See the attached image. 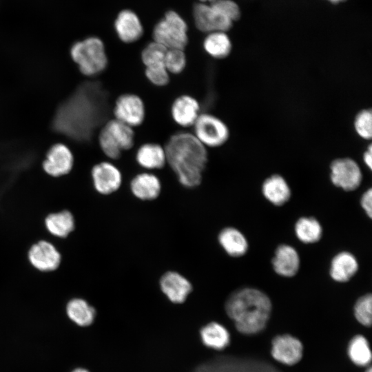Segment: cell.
Wrapping results in <instances>:
<instances>
[{
  "label": "cell",
  "instance_id": "6da1fadb",
  "mask_svg": "<svg viewBox=\"0 0 372 372\" xmlns=\"http://www.w3.org/2000/svg\"><path fill=\"white\" fill-rule=\"evenodd\" d=\"M165 147L167 163L185 187L199 185L208 161L206 147L194 134L180 132L171 136Z\"/></svg>",
  "mask_w": 372,
  "mask_h": 372
},
{
  "label": "cell",
  "instance_id": "7a4b0ae2",
  "mask_svg": "<svg viewBox=\"0 0 372 372\" xmlns=\"http://www.w3.org/2000/svg\"><path fill=\"white\" fill-rule=\"evenodd\" d=\"M271 310L269 297L262 291L250 287L231 293L225 303V311L241 333L251 334L266 325Z\"/></svg>",
  "mask_w": 372,
  "mask_h": 372
},
{
  "label": "cell",
  "instance_id": "3957f363",
  "mask_svg": "<svg viewBox=\"0 0 372 372\" xmlns=\"http://www.w3.org/2000/svg\"><path fill=\"white\" fill-rule=\"evenodd\" d=\"M70 55L81 72L88 76L101 74L108 64L103 42L96 37L76 42L70 49Z\"/></svg>",
  "mask_w": 372,
  "mask_h": 372
},
{
  "label": "cell",
  "instance_id": "277c9868",
  "mask_svg": "<svg viewBox=\"0 0 372 372\" xmlns=\"http://www.w3.org/2000/svg\"><path fill=\"white\" fill-rule=\"evenodd\" d=\"M135 134L132 127L114 118L107 121L99 135L102 152L110 159H118L122 152L132 149Z\"/></svg>",
  "mask_w": 372,
  "mask_h": 372
},
{
  "label": "cell",
  "instance_id": "5b68a950",
  "mask_svg": "<svg viewBox=\"0 0 372 372\" xmlns=\"http://www.w3.org/2000/svg\"><path fill=\"white\" fill-rule=\"evenodd\" d=\"M152 37L167 49L184 50L188 43L187 23L177 12L169 10L154 26Z\"/></svg>",
  "mask_w": 372,
  "mask_h": 372
},
{
  "label": "cell",
  "instance_id": "8992f818",
  "mask_svg": "<svg viewBox=\"0 0 372 372\" xmlns=\"http://www.w3.org/2000/svg\"><path fill=\"white\" fill-rule=\"evenodd\" d=\"M192 127L194 135L205 147L222 146L229 138V130L226 123L211 114H200Z\"/></svg>",
  "mask_w": 372,
  "mask_h": 372
},
{
  "label": "cell",
  "instance_id": "52a82bcc",
  "mask_svg": "<svg viewBox=\"0 0 372 372\" xmlns=\"http://www.w3.org/2000/svg\"><path fill=\"white\" fill-rule=\"evenodd\" d=\"M330 179L335 186L344 191H353L362 183V172L353 158H338L330 164Z\"/></svg>",
  "mask_w": 372,
  "mask_h": 372
},
{
  "label": "cell",
  "instance_id": "ba28073f",
  "mask_svg": "<svg viewBox=\"0 0 372 372\" xmlns=\"http://www.w3.org/2000/svg\"><path fill=\"white\" fill-rule=\"evenodd\" d=\"M114 118L134 128L141 125L145 118V106L143 99L132 93H125L115 101Z\"/></svg>",
  "mask_w": 372,
  "mask_h": 372
},
{
  "label": "cell",
  "instance_id": "9c48e42d",
  "mask_svg": "<svg viewBox=\"0 0 372 372\" xmlns=\"http://www.w3.org/2000/svg\"><path fill=\"white\" fill-rule=\"evenodd\" d=\"M193 15L196 28L207 34L218 31L226 32L234 24L206 3L200 2L195 4Z\"/></svg>",
  "mask_w": 372,
  "mask_h": 372
},
{
  "label": "cell",
  "instance_id": "30bf717a",
  "mask_svg": "<svg viewBox=\"0 0 372 372\" xmlns=\"http://www.w3.org/2000/svg\"><path fill=\"white\" fill-rule=\"evenodd\" d=\"M92 178L94 189L103 195L116 192L122 184V174L113 163L103 161L96 164L92 169Z\"/></svg>",
  "mask_w": 372,
  "mask_h": 372
},
{
  "label": "cell",
  "instance_id": "8fae6325",
  "mask_svg": "<svg viewBox=\"0 0 372 372\" xmlns=\"http://www.w3.org/2000/svg\"><path fill=\"white\" fill-rule=\"evenodd\" d=\"M160 287L174 304L183 303L193 289L191 282L185 276L174 271H167L161 276Z\"/></svg>",
  "mask_w": 372,
  "mask_h": 372
},
{
  "label": "cell",
  "instance_id": "7c38bea8",
  "mask_svg": "<svg viewBox=\"0 0 372 372\" xmlns=\"http://www.w3.org/2000/svg\"><path fill=\"white\" fill-rule=\"evenodd\" d=\"M31 265L41 271H52L61 263V254L50 242L41 240L33 245L28 252Z\"/></svg>",
  "mask_w": 372,
  "mask_h": 372
},
{
  "label": "cell",
  "instance_id": "4fadbf2b",
  "mask_svg": "<svg viewBox=\"0 0 372 372\" xmlns=\"http://www.w3.org/2000/svg\"><path fill=\"white\" fill-rule=\"evenodd\" d=\"M73 163V155L69 148L58 143L49 149L43 163V168L48 174L58 177L68 174Z\"/></svg>",
  "mask_w": 372,
  "mask_h": 372
},
{
  "label": "cell",
  "instance_id": "5bb4252c",
  "mask_svg": "<svg viewBox=\"0 0 372 372\" xmlns=\"http://www.w3.org/2000/svg\"><path fill=\"white\" fill-rule=\"evenodd\" d=\"M198 101L193 96L183 94L178 96L171 106L174 121L183 127L193 126L200 112Z\"/></svg>",
  "mask_w": 372,
  "mask_h": 372
},
{
  "label": "cell",
  "instance_id": "9a60e30c",
  "mask_svg": "<svg viewBox=\"0 0 372 372\" xmlns=\"http://www.w3.org/2000/svg\"><path fill=\"white\" fill-rule=\"evenodd\" d=\"M271 354L278 362L292 365L301 359L302 346L298 339L289 335H279L273 340Z\"/></svg>",
  "mask_w": 372,
  "mask_h": 372
},
{
  "label": "cell",
  "instance_id": "2e32d148",
  "mask_svg": "<svg viewBox=\"0 0 372 372\" xmlns=\"http://www.w3.org/2000/svg\"><path fill=\"white\" fill-rule=\"evenodd\" d=\"M300 262V257L296 249L291 245L283 244L276 248L272 259V265L277 274L289 278L297 273Z\"/></svg>",
  "mask_w": 372,
  "mask_h": 372
},
{
  "label": "cell",
  "instance_id": "e0dca14e",
  "mask_svg": "<svg viewBox=\"0 0 372 372\" xmlns=\"http://www.w3.org/2000/svg\"><path fill=\"white\" fill-rule=\"evenodd\" d=\"M118 38L124 43L138 41L143 35V28L138 16L130 10L119 12L114 23Z\"/></svg>",
  "mask_w": 372,
  "mask_h": 372
},
{
  "label": "cell",
  "instance_id": "ac0fdd59",
  "mask_svg": "<svg viewBox=\"0 0 372 372\" xmlns=\"http://www.w3.org/2000/svg\"><path fill=\"white\" fill-rule=\"evenodd\" d=\"M130 189L136 198L141 200H152L158 197L161 192V183L155 174L143 172L132 178Z\"/></svg>",
  "mask_w": 372,
  "mask_h": 372
},
{
  "label": "cell",
  "instance_id": "d6986e66",
  "mask_svg": "<svg viewBox=\"0 0 372 372\" xmlns=\"http://www.w3.org/2000/svg\"><path fill=\"white\" fill-rule=\"evenodd\" d=\"M358 262L351 253L341 251L335 255L330 264L329 274L331 278L338 282H346L356 273Z\"/></svg>",
  "mask_w": 372,
  "mask_h": 372
},
{
  "label": "cell",
  "instance_id": "ffe728a7",
  "mask_svg": "<svg viewBox=\"0 0 372 372\" xmlns=\"http://www.w3.org/2000/svg\"><path fill=\"white\" fill-rule=\"evenodd\" d=\"M136 161L146 169H162L167 163L165 147L158 143H145L136 150Z\"/></svg>",
  "mask_w": 372,
  "mask_h": 372
},
{
  "label": "cell",
  "instance_id": "44dd1931",
  "mask_svg": "<svg viewBox=\"0 0 372 372\" xmlns=\"http://www.w3.org/2000/svg\"><path fill=\"white\" fill-rule=\"evenodd\" d=\"M262 192L265 198L276 206L284 205L291 194L289 184L279 174H272L263 181Z\"/></svg>",
  "mask_w": 372,
  "mask_h": 372
},
{
  "label": "cell",
  "instance_id": "7402d4cb",
  "mask_svg": "<svg viewBox=\"0 0 372 372\" xmlns=\"http://www.w3.org/2000/svg\"><path fill=\"white\" fill-rule=\"evenodd\" d=\"M218 242L225 251L230 256L240 257L248 249V242L243 234L231 227L223 229L218 236Z\"/></svg>",
  "mask_w": 372,
  "mask_h": 372
},
{
  "label": "cell",
  "instance_id": "603a6c76",
  "mask_svg": "<svg viewBox=\"0 0 372 372\" xmlns=\"http://www.w3.org/2000/svg\"><path fill=\"white\" fill-rule=\"evenodd\" d=\"M202 344L207 348L222 350L228 346L230 336L227 329L216 322H211L199 330Z\"/></svg>",
  "mask_w": 372,
  "mask_h": 372
},
{
  "label": "cell",
  "instance_id": "cb8c5ba5",
  "mask_svg": "<svg viewBox=\"0 0 372 372\" xmlns=\"http://www.w3.org/2000/svg\"><path fill=\"white\" fill-rule=\"evenodd\" d=\"M68 318L80 327H87L94 322L96 311L86 300L80 298L70 300L66 305Z\"/></svg>",
  "mask_w": 372,
  "mask_h": 372
},
{
  "label": "cell",
  "instance_id": "d4e9b609",
  "mask_svg": "<svg viewBox=\"0 0 372 372\" xmlns=\"http://www.w3.org/2000/svg\"><path fill=\"white\" fill-rule=\"evenodd\" d=\"M203 48L212 58L222 59L231 53L232 43L225 32H213L208 33L205 38Z\"/></svg>",
  "mask_w": 372,
  "mask_h": 372
},
{
  "label": "cell",
  "instance_id": "484cf974",
  "mask_svg": "<svg viewBox=\"0 0 372 372\" xmlns=\"http://www.w3.org/2000/svg\"><path fill=\"white\" fill-rule=\"evenodd\" d=\"M45 225L52 235L65 238L74 230L75 223L73 215L69 211L63 210L48 215Z\"/></svg>",
  "mask_w": 372,
  "mask_h": 372
},
{
  "label": "cell",
  "instance_id": "4316f807",
  "mask_svg": "<svg viewBox=\"0 0 372 372\" xmlns=\"http://www.w3.org/2000/svg\"><path fill=\"white\" fill-rule=\"evenodd\" d=\"M295 234L303 243L311 244L319 241L322 235L320 222L313 217H301L295 224Z\"/></svg>",
  "mask_w": 372,
  "mask_h": 372
},
{
  "label": "cell",
  "instance_id": "83f0119b",
  "mask_svg": "<svg viewBox=\"0 0 372 372\" xmlns=\"http://www.w3.org/2000/svg\"><path fill=\"white\" fill-rule=\"evenodd\" d=\"M349 355L356 364L365 366L371 359V353L367 340L362 335H356L349 345Z\"/></svg>",
  "mask_w": 372,
  "mask_h": 372
},
{
  "label": "cell",
  "instance_id": "f1b7e54d",
  "mask_svg": "<svg viewBox=\"0 0 372 372\" xmlns=\"http://www.w3.org/2000/svg\"><path fill=\"white\" fill-rule=\"evenodd\" d=\"M167 50V48L155 41L148 43L141 52V61L145 68L164 65Z\"/></svg>",
  "mask_w": 372,
  "mask_h": 372
},
{
  "label": "cell",
  "instance_id": "f546056e",
  "mask_svg": "<svg viewBox=\"0 0 372 372\" xmlns=\"http://www.w3.org/2000/svg\"><path fill=\"white\" fill-rule=\"evenodd\" d=\"M184 50L167 49L164 65L169 74H178L185 68L187 59Z\"/></svg>",
  "mask_w": 372,
  "mask_h": 372
},
{
  "label": "cell",
  "instance_id": "4dcf8cb0",
  "mask_svg": "<svg viewBox=\"0 0 372 372\" xmlns=\"http://www.w3.org/2000/svg\"><path fill=\"white\" fill-rule=\"evenodd\" d=\"M353 127L357 134L364 140H370L372 136V112L370 109H363L358 112L353 121Z\"/></svg>",
  "mask_w": 372,
  "mask_h": 372
},
{
  "label": "cell",
  "instance_id": "1f68e13d",
  "mask_svg": "<svg viewBox=\"0 0 372 372\" xmlns=\"http://www.w3.org/2000/svg\"><path fill=\"white\" fill-rule=\"evenodd\" d=\"M354 313L358 321L364 326H370L372 318V297L370 293L360 297L355 302Z\"/></svg>",
  "mask_w": 372,
  "mask_h": 372
},
{
  "label": "cell",
  "instance_id": "d6a6232c",
  "mask_svg": "<svg viewBox=\"0 0 372 372\" xmlns=\"http://www.w3.org/2000/svg\"><path fill=\"white\" fill-rule=\"evenodd\" d=\"M209 4L223 17L233 23L240 19V6L233 0H214Z\"/></svg>",
  "mask_w": 372,
  "mask_h": 372
},
{
  "label": "cell",
  "instance_id": "836d02e7",
  "mask_svg": "<svg viewBox=\"0 0 372 372\" xmlns=\"http://www.w3.org/2000/svg\"><path fill=\"white\" fill-rule=\"evenodd\" d=\"M145 75L151 83L159 87L167 85L170 80V74L164 65L145 68Z\"/></svg>",
  "mask_w": 372,
  "mask_h": 372
},
{
  "label": "cell",
  "instance_id": "e575fe53",
  "mask_svg": "<svg viewBox=\"0 0 372 372\" xmlns=\"http://www.w3.org/2000/svg\"><path fill=\"white\" fill-rule=\"evenodd\" d=\"M360 205L369 218L372 217V189L369 188L363 193L360 198Z\"/></svg>",
  "mask_w": 372,
  "mask_h": 372
},
{
  "label": "cell",
  "instance_id": "d590c367",
  "mask_svg": "<svg viewBox=\"0 0 372 372\" xmlns=\"http://www.w3.org/2000/svg\"><path fill=\"white\" fill-rule=\"evenodd\" d=\"M362 159H363V162L366 165V166L369 169H371V168H372V147H371V144H369L368 145L367 148L364 152L363 155H362Z\"/></svg>",
  "mask_w": 372,
  "mask_h": 372
},
{
  "label": "cell",
  "instance_id": "8d00e7d4",
  "mask_svg": "<svg viewBox=\"0 0 372 372\" xmlns=\"http://www.w3.org/2000/svg\"><path fill=\"white\" fill-rule=\"evenodd\" d=\"M70 372H90V371L85 368L76 367L72 371H71Z\"/></svg>",
  "mask_w": 372,
  "mask_h": 372
},
{
  "label": "cell",
  "instance_id": "74e56055",
  "mask_svg": "<svg viewBox=\"0 0 372 372\" xmlns=\"http://www.w3.org/2000/svg\"><path fill=\"white\" fill-rule=\"evenodd\" d=\"M326 1L333 4H338L340 3H344L347 1V0H326Z\"/></svg>",
  "mask_w": 372,
  "mask_h": 372
},
{
  "label": "cell",
  "instance_id": "f35d334b",
  "mask_svg": "<svg viewBox=\"0 0 372 372\" xmlns=\"http://www.w3.org/2000/svg\"><path fill=\"white\" fill-rule=\"evenodd\" d=\"M199 1H200L201 3H206V2L210 3V2H211V1H214V0H199Z\"/></svg>",
  "mask_w": 372,
  "mask_h": 372
},
{
  "label": "cell",
  "instance_id": "ab89813d",
  "mask_svg": "<svg viewBox=\"0 0 372 372\" xmlns=\"http://www.w3.org/2000/svg\"><path fill=\"white\" fill-rule=\"evenodd\" d=\"M366 372H372L371 368L369 367Z\"/></svg>",
  "mask_w": 372,
  "mask_h": 372
}]
</instances>
